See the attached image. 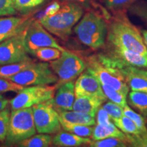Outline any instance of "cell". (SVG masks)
<instances>
[{"label":"cell","mask_w":147,"mask_h":147,"mask_svg":"<svg viewBox=\"0 0 147 147\" xmlns=\"http://www.w3.org/2000/svg\"><path fill=\"white\" fill-rule=\"evenodd\" d=\"M127 102L143 117H147V93L137 91L129 92Z\"/></svg>","instance_id":"21"},{"label":"cell","mask_w":147,"mask_h":147,"mask_svg":"<svg viewBox=\"0 0 147 147\" xmlns=\"http://www.w3.org/2000/svg\"><path fill=\"white\" fill-rule=\"evenodd\" d=\"M129 146L147 147V134H125Z\"/></svg>","instance_id":"33"},{"label":"cell","mask_w":147,"mask_h":147,"mask_svg":"<svg viewBox=\"0 0 147 147\" xmlns=\"http://www.w3.org/2000/svg\"><path fill=\"white\" fill-rule=\"evenodd\" d=\"M75 96H95L104 99L108 98L103 91L102 84L97 78L86 69L77 78L74 84Z\"/></svg>","instance_id":"14"},{"label":"cell","mask_w":147,"mask_h":147,"mask_svg":"<svg viewBox=\"0 0 147 147\" xmlns=\"http://www.w3.org/2000/svg\"><path fill=\"white\" fill-rule=\"evenodd\" d=\"M34 63L35 62L31 60L0 65V78H8L13 76L18 73L23 71L24 69L28 68Z\"/></svg>","instance_id":"22"},{"label":"cell","mask_w":147,"mask_h":147,"mask_svg":"<svg viewBox=\"0 0 147 147\" xmlns=\"http://www.w3.org/2000/svg\"><path fill=\"white\" fill-rule=\"evenodd\" d=\"M142 38L143 40H144V42L147 47V30H143L142 32Z\"/></svg>","instance_id":"42"},{"label":"cell","mask_w":147,"mask_h":147,"mask_svg":"<svg viewBox=\"0 0 147 147\" xmlns=\"http://www.w3.org/2000/svg\"><path fill=\"white\" fill-rule=\"evenodd\" d=\"M45 1L46 0H15V8L17 12L22 14H26L43 4Z\"/></svg>","instance_id":"31"},{"label":"cell","mask_w":147,"mask_h":147,"mask_svg":"<svg viewBox=\"0 0 147 147\" xmlns=\"http://www.w3.org/2000/svg\"><path fill=\"white\" fill-rule=\"evenodd\" d=\"M111 137L126 140L125 134L121 131L113 122H111L107 125L96 124L93 127L91 136V139H93V140H99Z\"/></svg>","instance_id":"20"},{"label":"cell","mask_w":147,"mask_h":147,"mask_svg":"<svg viewBox=\"0 0 147 147\" xmlns=\"http://www.w3.org/2000/svg\"><path fill=\"white\" fill-rule=\"evenodd\" d=\"M95 118L97 124L103 125H107L111 122H113L110 115H108L106 110L103 108L102 106H101L97 110Z\"/></svg>","instance_id":"38"},{"label":"cell","mask_w":147,"mask_h":147,"mask_svg":"<svg viewBox=\"0 0 147 147\" xmlns=\"http://www.w3.org/2000/svg\"><path fill=\"white\" fill-rule=\"evenodd\" d=\"M53 138L47 134L32 136L20 142L17 144L21 147H48L52 144Z\"/></svg>","instance_id":"23"},{"label":"cell","mask_w":147,"mask_h":147,"mask_svg":"<svg viewBox=\"0 0 147 147\" xmlns=\"http://www.w3.org/2000/svg\"><path fill=\"white\" fill-rule=\"evenodd\" d=\"M60 6H61V3L57 2V1H55V2L52 3L47 8V10L45 11V15L49 16V15H52V14H55V12L59 9Z\"/></svg>","instance_id":"40"},{"label":"cell","mask_w":147,"mask_h":147,"mask_svg":"<svg viewBox=\"0 0 147 147\" xmlns=\"http://www.w3.org/2000/svg\"><path fill=\"white\" fill-rule=\"evenodd\" d=\"M61 2H69V3H74L76 4L81 5L82 8H89L90 6L93 4L95 0H59Z\"/></svg>","instance_id":"39"},{"label":"cell","mask_w":147,"mask_h":147,"mask_svg":"<svg viewBox=\"0 0 147 147\" xmlns=\"http://www.w3.org/2000/svg\"><path fill=\"white\" fill-rule=\"evenodd\" d=\"M61 127L66 131L74 134L79 136L90 138L92 136L94 127L84 125L61 124Z\"/></svg>","instance_id":"28"},{"label":"cell","mask_w":147,"mask_h":147,"mask_svg":"<svg viewBox=\"0 0 147 147\" xmlns=\"http://www.w3.org/2000/svg\"><path fill=\"white\" fill-rule=\"evenodd\" d=\"M25 29L0 43V65L32 60L25 49Z\"/></svg>","instance_id":"11"},{"label":"cell","mask_w":147,"mask_h":147,"mask_svg":"<svg viewBox=\"0 0 147 147\" xmlns=\"http://www.w3.org/2000/svg\"><path fill=\"white\" fill-rule=\"evenodd\" d=\"M106 102L104 99L95 96H76L74 102L72 110L95 117L97 110Z\"/></svg>","instance_id":"17"},{"label":"cell","mask_w":147,"mask_h":147,"mask_svg":"<svg viewBox=\"0 0 147 147\" xmlns=\"http://www.w3.org/2000/svg\"><path fill=\"white\" fill-rule=\"evenodd\" d=\"M87 69L100 81L101 84L110 86L127 95L129 88L123 75L104 53L92 55L85 58Z\"/></svg>","instance_id":"4"},{"label":"cell","mask_w":147,"mask_h":147,"mask_svg":"<svg viewBox=\"0 0 147 147\" xmlns=\"http://www.w3.org/2000/svg\"><path fill=\"white\" fill-rule=\"evenodd\" d=\"M123 114L124 115L128 117L132 121H134V123L138 128L139 131L143 134H147V127L146 125V122H145L144 117L142 115L136 113L134 111L128 104L123 108Z\"/></svg>","instance_id":"30"},{"label":"cell","mask_w":147,"mask_h":147,"mask_svg":"<svg viewBox=\"0 0 147 147\" xmlns=\"http://www.w3.org/2000/svg\"><path fill=\"white\" fill-rule=\"evenodd\" d=\"M50 66L58 77L55 87L74 80L87 69L86 62L76 53L67 50L62 51L60 57L50 61Z\"/></svg>","instance_id":"6"},{"label":"cell","mask_w":147,"mask_h":147,"mask_svg":"<svg viewBox=\"0 0 147 147\" xmlns=\"http://www.w3.org/2000/svg\"><path fill=\"white\" fill-rule=\"evenodd\" d=\"M61 125H84L94 126L96 124L95 118L93 116L82 113L75 110H67L59 113Z\"/></svg>","instance_id":"19"},{"label":"cell","mask_w":147,"mask_h":147,"mask_svg":"<svg viewBox=\"0 0 147 147\" xmlns=\"http://www.w3.org/2000/svg\"><path fill=\"white\" fill-rule=\"evenodd\" d=\"M9 102H10V101L7 100L2 95L0 94V112L8 106Z\"/></svg>","instance_id":"41"},{"label":"cell","mask_w":147,"mask_h":147,"mask_svg":"<svg viewBox=\"0 0 147 147\" xmlns=\"http://www.w3.org/2000/svg\"><path fill=\"white\" fill-rule=\"evenodd\" d=\"M23 88L24 86L12 82L8 78H0V93L12 91L17 93Z\"/></svg>","instance_id":"36"},{"label":"cell","mask_w":147,"mask_h":147,"mask_svg":"<svg viewBox=\"0 0 147 147\" xmlns=\"http://www.w3.org/2000/svg\"><path fill=\"white\" fill-rule=\"evenodd\" d=\"M15 0H0V16L16 14Z\"/></svg>","instance_id":"35"},{"label":"cell","mask_w":147,"mask_h":147,"mask_svg":"<svg viewBox=\"0 0 147 147\" xmlns=\"http://www.w3.org/2000/svg\"><path fill=\"white\" fill-rule=\"evenodd\" d=\"M112 121L125 134L136 135V134H142L139 131L138 128L134 123V121L125 115H123L120 118L112 119Z\"/></svg>","instance_id":"24"},{"label":"cell","mask_w":147,"mask_h":147,"mask_svg":"<svg viewBox=\"0 0 147 147\" xmlns=\"http://www.w3.org/2000/svg\"><path fill=\"white\" fill-rule=\"evenodd\" d=\"M130 13L137 16L143 21L147 23V3H134L128 8Z\"/></svg>","instance_id":"34"},{"label":"cell","mask_w":147,"mask_h":147,"mask_svg":"<svg viewBox=\"0 0 147 147\" xmlns=\"http://www.w3.org/2000/svg\"><path fill=\"white\" fill-rule=\"evenodd\" d=\"M10 109L8 106L0 112V141L4 142L8 134L10 119Z\"/></svg>","instance_id":"32"},{"label":"cell","mask_w":147,"mask_h":147,"mask_svg":"<svg viewBox=\"0 0 147 147\" xmlns=\"http://www.w3.org/2000/svg\"><path fill=\"white\" fill-rule=\"evenodd\" d=\"M146 123H147V121H146Z\"/></svg>","instance_id":"43"},{"label":"cell","mask_w":147,"mask_h":147,"mask_svg":"<svg viewBox=\"0 0 147 147\" xmlns=\"http://www.w3.org/2000/svg\"><path fill=\"white\" fill-rule=\"evenodd\" d=\"M36 131L39 134H57L61 129L59 113L51 104V100L32 106Z\"/></svg>","instance_id":"10"},{"label":"cell","mask_w":147,"mask_h":147,"mask_svg":"<svg viewBox=\"0 0 147 147\" xmlns=\"http://www.w3.org/2000/svg\"><path fill=\"white\" fill-rule=\"evenodd\" d=\"M62 51L54 47H42L37 49L33 56H35L42 61L48 62L58 59Z\"/></svg>","instance_id":"26"},{"label":"cell","mask_w":147,"mask_h":147,"mask_svg":"<svg viewBox=\"0 0 147 147\" xmlns=\"http://www.w3.org/2000/svg\"><path fill=\"white\" fill-rule=\"evenodd\" d=\"M8 79L24 87L48 85L58 81V77L51 69L50 64L45 61L34 63L28 68Z\"/></svg>","instance_id":"7"},{"label":"cell","mask_w":147,"mask_h":147,"mask_svg":"<svg viewBox=\"0 0 147 147\" xmlns=\"http://www.w3.org/2000/svg\"><path fill=\"white\" fill-rule=\"evenodd\" d=\"M102 87L108 100L115 103L123 108L127 104V95H125L124 93H121L118 90L114 89L110 86L106 85V84H102Z\"/></svg>","instance_id":"25"},{"label":"cell","mask_w":147,"mask_h":147,"mask_svg":"<svg viewBox=\"0 0 147 147\" xmlns=\"http://www.w3.org/2000/svg\"><path fill=\"white\" fill-rule=\"evenodd\" d=\"M25 49L29 55H34L37 49L42 47H54L61 51L65 49L42 26L39 21H29L25 29Z\"/></svg>","instance_id":"9"},{"label":"cell","mask_w":147,"mask_h":147,"mask_svg":"<svg viewBox=\"0 0 147 147\" xmlns=\"http://www.w3.org/2000/svg\"><path fill=\"white\" fill-rule=\"evenodd\" d=\"M104 7L110 12L126 10L137 0H100Z\"/></svg>","instance_id":"29"},{"label":"cell","mask_w":147,"mask_h":147,"mask_svg":"<svg viewBox=\"0 0 147 147\" xmlns=\"http://www.w3.org/2000/svg\"><path fill=\"white\" fill-rule=\"evenodd\" d=\"M74 80L67 82L57 88L51 104L58 113L72 110L75 100Z\"/></svg>","instance_id":"15"},{"label":"cell","mask_w":147,"mask_h":147,"mask_svg":"<svg viewBox=\"0 0 147 147\" xmlns=\"http://www.w3.org/2000/svg\"><path fill=\"white\" fill-rule=\"evenodd\" d=\"M110 59L113 65L123 74L129 89H131V91H142L147 93L146 69L142 67L123 65L115 61L111 58Z\"/></svg>","instance_id":"13"},{"label":"cell","mask_w":147,"mask_h":147,"mask_svg":"<svg viewBox=\"0 0 147 147\" xmlns=\"http://www.w3.org/2000/svg\"><path fill=\"white\" fill-rule=\"evenodd\" d=\"M91 147H126L129 146L126 140L119 138H107L99 140H91L88 145Z\"/></svg>","instance_id":"27"},{"label":"cell","mask_w":147,"mask_h":147,"mask_svg":"<svg viewBox=\"0 0 147 147\" xmlns=\"http://www.w3.org/2000/svg\"><path fill=\"white\" fill-rule=\"evenodd\" d=\"M32 108L11 110L10 125L5 144L13 146L36 134Z\"/></svg>","instance_id":"5"},{"label":"cell","mask_w":147,"mask_h":147,"mask_svg":"<svg viewBox=\"0 0 147 147\" xmlns=\"http://www.w3.org/2000/svg\"><path fill=\"white\" fill-rule=\"evenodd\" d=\"M55 86L34 85L24 87L10 100L11 110L32 108L33 106L51 100L55 95Z\"/></svg>","instance_id":"8"},{"label":"cell","mask_w":147,"mask_h":147,"mask_svg":"<svg viewBox=\"0 0 147 147\" xmlns=\"http://www.w3.org/2000/svg\"><path fill=\"white\" fill-rule=\"evenodd\" d=\"M102 106L110 115L111 119L120 118L124 115L123 108L111 101L106 102Z\"/></svg>","instance_id":"37"},{"label":"cell","mask_w":147,"mask_h":147,"mask_svg":"<svg viewBox=\"0 0 147 147\" xmlns=\"http://www.w3.org/2000/svg\"><path fill=\"white\" fill-rule=\"evenodd\" d=\"M29 21L27 17L0 18V43L25 29Z\"/></svg>","instance_id":"16"},{"label":"cell","mask_w":147,"mask_h":147,"mask_svg":"<svg viewBox=\"0 0 147 147\" xmlns=\"http://www.w3.org/2000/svg\"><path fill=\"white\" fill-rule=\"evenodd\" d=\"M92 140L83 138L68 131H59L53 137L52 144L58 147H78L90 144Z\"/></svg>","instance_id":"18"},{"label":"cell","mask_w":147,"mask_h":147,"mask_svg":"<svg viewBox=\"0 0 147 147\" xmlns=\"http://www.w3.org/2000/svg\"><path fill=\"white\" fill-rule=\"evenodd\" d=\"M104 53L119 63L147 68V56L121 47L106 45Z\"/></svg>","instance_id":"12"},{"label":"cell","mask_w":147,"mask_h":147,"mask_svg":"<svg viewBox=\"0 0 147 147\" xmlns=\"http://www.w3.org/2000/svg\"><path fill=\"white\" fill-rule=\"evenodd\" d=\"M84 14V8L74 3L61 2L59 10L52 15H44L39 20L49 32L66 40L71 34L73 27Z\"/></svg>","instance_id":"3"},{"label":"cell","mask_w":147,"mask_h":147,"mask_svg":"<svg viewBox=\"0 0 147 147\" xmlns=\"http://www.w3.org/2000/svg\"><path fill=\"white\" fill-rule=\"evenodd\" d=\"M102 10L108 25L106 45L121 47L147 56V47L140 32L129 20L125 10L112 12Z\"/></svg>","instance_id":"1"},{"label":"cell","mask_w":147,"mask_h":147,"mask_svg":"<svg viewBox=\"0 0 147 147\" xmlns=\"http://www.w3.org/2000/svg\"><path fill=\"white\" fill-rule=\"evenodd\" d=\"M74 31L80 42L92 50H100L105 47L108 25L103 13L89 10L82 15Z\"/></svg>","instance_id":"2"}]
</instances>
